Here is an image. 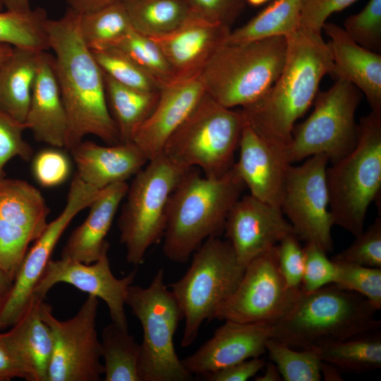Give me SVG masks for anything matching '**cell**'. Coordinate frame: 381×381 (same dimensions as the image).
Here are the masks:
<instances>
[{"mask_svg": "<svg viewBox=\"0 0 381 381\" xmlns=\"http://www.w3.org/2000/svg\"><path fill=\"white\" fill-rule=\"evenodd\" d=\"M69 151L77 168L76 174L98 190L126 181L149 162L133 141L101 145L83 140Z\"/></svg>", "mask_w": 381, "mask_h": 381, "instance_id": "25", "label": "cell"}, {"mask_svg": "<svg viewBox=\"0 0 381 381\" xmlns=\"http://www.w3.org/2000/svg\"><path fill=\"white\" fill-rule=\"evenodd\" d=\"M41 52L13 47L0 66V110L25 123Z\"/></svg>", "mask_w": 381, "mask_h": 381, "instance_id": "28", "label": "cell"}, {"mask_svg": "<svg viewBox=\"0 0 381 381\" xmlns=\"http://www.w3.org/2000/svg\"><path fill=\"white\" fill-rule=\"evenodd\" d=\"M266 362L260 357L252 358L202 375L208 381H246L264 368Z\"/></svg>", "mask_w": 381, "mask_h": 381, "instance_id": "48", "label": "cell"}, {"mask_svg": "<svg viewBox=\"0 0 381 381\" xmlns=\"http://www.w3.org/2000/svg\"><path fill=\"white\" fill-rule=\"evenodd\" d=\"M231 28L190 14L174 30L150 37L157 44L176 79L200 73L217 49L224 44Z\"/></svg>", "mask_w": 381, "mask_h": 381, "instance_id": "21", "label": "cell"}, {"mask_svg": "<svg viewBox=\"0 0 381 381\" xmlns=\"http://www.w3.org/2000/svg\"><path fill=\"white\" fill-rule=\"evenodd\" d=\"M99 190L85 183L77 174L74 176L63 210L48 222L42 234L29 247L10 290L0 301V331L9 329L25 313L64 231L80 211L89 207Z\"/></svg>", "mask_w": 381, "mask_h": 381, "instance_id": "15", "label": "cell"}, {"mask_svg": "<svg viewBox=\"0 0 381 381\" xmlns=\"http://www.w3.org/2000/svg\"><path fill=\"white\" fill-rule=\"evenodd\" d=\"M279 271L287 285L301 289L304 268V253L299 238L294 233L284 236L277 245Z\"/></svg>", "mask_w": 381, "mask_h": 381, "instance_id": "45", "label": "cell"}, {"mask_svg": "<svg viewBox=\"0 0 381 381\" xmlns=\"http://www.w3.org/2000/svg\"><path fill=\"white\" fill-rule=\"evenodd\" d=\"M286 38V56L279 76L262 97L240 111L260 138L289 158L295 123L313 104L332 60L320 33L299 28Z\"/></svg>", "mask_w": 381, "mask_h": 381, "instance_id": "2", "label": "cell"}, {"mask_svg": "<svg viewBox=\"0 0 381 381\" xmlns=\"http://www.w3.org/2000/svg\"><path fill=\"white\" fill-rule=\"evenodd\" d=\"M98 298L88 295L77 313L61 320L51 306L40 304V313L49 326L53 351L48 381H99L104 373L101 342L96 329Z\"/></svg>", "mask_w": 381, "mask_h": 381, "instance_id": "12", "label": "cell"}, {"mask_svg": "<svg viewBox=\"0 0 381 381\" xmlns=\"http://www.w3.org/2000/svg\"><path fill=\"white\" fill-rule=\"evenodd\" d=\"M186 171L160 155L133 176L118 220L130 264L142 265L147 250L163 238L169 200Z\"/></svg>", "mask_w": 381, "mask_h": 381, "instance_id": "10", "label": "cell"}, {"mask_svg": "<svg viewBox=\"0 0 381 381\" xmlns=\"http://www.w3.org/2000/svg\"><path fill=\"white\" fill-rule=\"evenodd\" d=\"M363 296L334 284L303 291L292 309L273 325L272 339L294 349H315L377 331L381 321Z\"/></svg>", "mask_w": 381, "mask_h": 381, "instance_id": "4", "label": "cell"}, {"mask_svg": "<svg viewBox=\"0 0 381 381\" xmlns=\"http://www.w3.org/2000/svg\"><path fill=\"white\" fill-rule=\"evenodd\" d=\"M326 182L334 225L358 236L380 193L381 114L370 111L360 119L356 146L327 167Z\"/></svg>", "mask_w": 381, "mask_h": 381, "instance_id": "5", "label": "cell"}, {"mask_svg": "<svg viewBox=\"0 0 381 381\" xmlns=\"http://www.w3.org/2000/svg\"><path fill=\"white\" fill-rule=\"evenodd\" d=\"M302 0H274L243 25L231 30L228 44H242L283 36L300 28Z\"/></svg>", "mask_w": 381, "mask_h": 381, "instance_id": "30", "label": "cell"}, {"mask_svg": "<svg viewBox=\"0 0 381 381\" xmlns=\"http://www.w3.org/2000/svg\"><path fill=\"white\" fill-rule=\"evenodd\" d=\"M27 125L20 123L0 110V180L6 178V164L13 157L30 161L33 149L23 138Z\"/></svg>", "mask_w": 381, "mask_h": 381, "instance_id": "42", "label": "cell"}, {"mask_svg": "<svg viewBox=\"0 0 381 381\" xmlns=\"http://www.w3.org/2000/svg\"><path fill=\"white\" fill-rule=\"evenodd\" d=\"M266 352L278 368L285 381H320L322 360L318 350H295L287 344L270 338Z\"/></svg>", "mask_w": 381, "mask_h": 381, "instance_id": "36", "label": "cell"}, {"mask_svg": "<svg viewBox=\"0 0 381 381\" xmlns=\"http://www.w3.org/2000/svg\"><path fill=\"white\" fill-rule=\"evenodd\" d=\"M205 93L200 73L175 79L159 89L155 108L133 139L149 161L162 155L169 137Z\"/></svg>", "mask_w": 381, "mask_h": 381, "instance_id": "20", "label": "cell"}, {"mask_svg": "<svg viewBox=\"0 0 381 381\" xmlns=\"http://www.w3.org/2000/svg\"><path fill=\"white\" fill-rule=\"evenodd\" d=\"M119 0H66L70 9L82 13L92 11Z\"/></svg>", "mask_w": 381, "mask_h": 381, "instance_id": "50", "label": "cell"}, {"mask_svg": "<svg viewBox=\"0 0 381 381\" xmlns=\"http://www.w3.org/2000/svg\"><path fill=\"white\" fill-rule=\"evenodd\" d=\"M329 162L325 154H317L300 165L290 164L280 205L299 240L314 243L326 253L333 249L334 224L326 182Z\"/></svg>", "mask_w": 381, "mask_h": 381, "instance_id": "14", "label": "cell"}, {"mask_svg": "<svg viewBox=\"0 0 381 381\" xmlns=\"http://www.w3.org/2000/svg\"><path fill=\"white\" fill-rule=\"evenodd\" d=\"M370 267L381 268V218L377 217L353 242L332 258Z\"/></svg>", "mask_w": 381, "mask_h": 381, "instance_id": "41", "label": "cell"}, {"mask_svg": "<svg viewBox=\"0 0 381 381\" xmlns=\"http://www.w3.org/2000/svg\"><path fill=\"white\" fill-rule=\"evenodd\" d=\"M334 261V260H333ZM337 277L334 284L365 297L377 311L381 309V268L334 261Z\"/></svg>", "mask_w": 381, "mask_h": 381, "instance_id": "39", "label": "cell"}, {"mask_svg": "<svg viewBox=\"0 0 381 381\" xmlns=\"http://www.w3.org/2000/svg\"><path fill=\"white\" fill-rule=\"evenodd\" d=\"M245 267L227 240L212 236L193 253L186 273L169 285L183 314L181 345L190 346L205 320H213L217 308L234 292Z\"/></svg>", "mask_w": 381, "mask_h": 381, "instance_id": "8", "label": "cell"}, {"mask_svg": "<svg viewBox=\"0 0 381 381\" xmlns=\"http://www.w3.org/2000/svg\"><path fill=\"white\" fill-rule=\"evenodd\" d=\"M79 14V28L90 50L112 46L133 28L121 0Z\"/></svg>", "mask_w": 381, "mask_h": 381, "instance_id": "34", "label": "cell"}, {"mask_svg": "<svg viewBox=\"0 0 381 381\" xmlns=\"http://www.w3.org/2000/svg\"><path fill=\"white\" fill-rule=\"evenodd\" d=\"M302 293L284 279L275 246L245 267L236 290L217 308L213 319L274 324L292 309Z\"/></svg>", "mask_w": 381, "mask_h": 381, "instance_id": "13", "label": "cell"}, {"mask_svg": "<svg viewBox=\"0 0 381 381\" xmlns=\"http://www.w3.org/2000/svg\"><path fill=\"white\" fill-rule=\"evenodd\" d=\"M25 124L37 141L64 147L68 118L59 85L54 56L41 52Z\"/></svg>", "mask_w": 381, "mask_h": 381, "instance_id": "24", "label": "cell"}, {"mask_svg": "<svg viewBox=\"0 0 381 381\" xmlns=\"http://www.w3.org/2000/svg\"><path fill=\"white\" fill-rule=\"evenodd\" d=\"M243 123L240 110L221 105L206 92L169 137L162 155L181 169L200 168L206 177H219L234 164Z\"/></svg>", "mask_w": 381, "mask_h": 381, "instance_id": "7", "label": "cell"}, {"mask_svg": "<svg viewBox=\"0 0 381 381\" xmlns=\"http://www.w3.org/2000/svg\"><path fill=\"white\" fill-rule=\"evenodd\" d=\"M358 45L381 52V0H369L358 13L349 16L342 27Z\"/></svg>", "mask_w": 381, "mask_h": 381, "instance_id": "40", "label": "cell"}, {"mask_svg": "<svg viewBox=\"0 0 381 381\" xmlns=\"http://www.w3.org/2000/svg\"><path fill=\"white\" fill-rule=\"evenodd\" d=\"M13 283V279L5 272L0 270V301L7 294Z\"/></svg>", "mask_w": 381, "mask_h": 381, "instance_id": "54", "label": "cell"}, {"mask_svg": "<svg viewBox=\"0 0 381 381\" xmlns=\"http://www.w3.org/2000/svg\"><path fill=\"white\" fill-rule=\"evenodd\" d=\"M224 231L239 263L250 261L294 233L281 208L252 195L240 198L228 213Z\"/></svg>", "mask_w": 381, "mask_h": 381, "instance_id": "18", "label": "cell"}, {"mask_svg": "<svg viewBox=\"0 0 381 381\" xmlns=\"http://www.w3.org/2000/svg\"><path fill=\"white\" fill-rule=\"evenodd\" d=\"M103 74L108 108L121 141L132 142L138 130L155 108L159 90L152 92L130 87Z\"/></svg>", "mask_w": 381, "mask_h": 381, "instance_id": "29", "label": "cell"}, {"mask_svg": "<svg viewBox=\"0 0 381 381\" xmlns=\"http://www.w3.org/2000/svg\"><path fill=\"white\" fill-rule=\"evenodd\" d=\"M128 187L126 181L119 182L99 191L88 207L86 219L69 236L61 258L89 264L109 250V243L105 238Z\"/></svg>", "mask_w": 381, "mask_h": 381, "instance_id": "26", "label": "cell"}, {"mask_svg": "<svg viewBox=\"0 0 381 381\" xmlns=\"http://www.w3.org/2000/svg\"><path fill=\"white\" fill-rule=\"evenodd\" d=\"M32 173L37 182L46 188L64 183L71 173V162L68 156L59 147L47 148L32 158Z\"/></svg>", "mask_w": 381, "mask_h": 381, "instance_id": "44", "label": "cell"}, {"mask_svg": "<svg viewBox=\"0 0 381 381\" xmlns=\"http://www.w3.org/2000/svg\"><path fill=\"white\" fill-rule=\"evenodd\" d=\"M126 305L143 329L140 344V381H186L193 375L183 367L176 352L174 338L183 312L164 282V270H157L146 287L129 286Z\"/></svg>", "mask_w": 381, "mask_h": 381, "instance_id": "9", "label": "cell"}, {"mask_svg": "<svg viewBox=\"0 0 381 381\" xmlns=\"http://www.w3.org/2000/svg\"><path fill=\"white\" fill-rule=\"evenodd\" d=\"M101 354L104 381H140V344L134 337L111 322L102 332Z\"/></svg>", "mask_w": 381, "mask_h": 381, "instance_id": "32", "label": "cell"}, {"mask_svg": "<svg viewBox=\"0 0 381 381\" xmlns=\"http://www.w3.org/2000/svg\"><path fill=\"white\" fill-rule=\"evenodd\" d=\"M4 9V6L2 4V2L0 0V11H2Z\"/></svg>", "mask_w": 381, "mask_h": 381, "instance_id": "57", "label": "cell"}, {"mask_svg": "<svg viewBox=\"0 0 381 381\" xmlns=\"http://www.w3.org/2000/svg\"><path fill=\"white\" fill-rule=\"evenodd\" d=\"M303 248L304 268L301 289L311 292L334 284L337 265L327 256V253L314 243H306Z\"/></svg>", "mask_w": 381, "mask_h": 381, "instance_id": "43", "label": "cell"}, {"mask_svg": "<svg viewBox=\"0 0 381 381\" xmlns=\"http://www.w3.org/2000/svg\"><path fill=\"white\" fill-rule=\"evenodd\" d=\"M245 188L234 164L224 175L214 178L202 176L198 168L187 169L167 205L163 236L166 258L186 262L205 240L218 236Z\"/></svg>", "mask_w": 381, "mask_h": 381, "instance_id": "3", "label": "cell"}, {"mask_svg": "<svg viewBox=\"0 0 381 381\" xmlns=\"http://www.w3.org/2000/svg\"><path fill=\"white\" fill-rule=\"evenodd\" d=\"M186 2L191 15L230 28L247 4L246 0H186Z\"/></svg>", "mask_w": 381, "mask_h": 381, "instance_id": "46", "label": "cell"}, {"mask_svg": "<svg viewBox=\"0 0 381 381\" xmlns=\"http://www.w3.org/2000/svg\"><path fill=\"white\" fill-rule=\"evenodd\" d=\"M361 97L356 86L341 79L318 91L312 113L293 128L288 151L291 163L325 154L332 164L348 155L358 140L355 115Z\"/></svg>", "mask_w": 381, "mask_h": 381, "instance_id": "11", "label": "cell"}, {"mask_svg": "<svg viewBox=\"0 0 381 381\" xmlns=\"http://www.w3.org/2000/svg\"><path fill=\"white\" fill-rule=\"evenodd\" d=\"M224 322L197 351L181 360L191 375L202 376L266 352L274 324Z\"/></svg>", "mask_w": 381, "mask_h": 381, "instance_id": "19", "label": "cell"}, {"mask_svg": "<svg viewBox=\"0 0 381 381\" xmlns=\"http://www.w3.org/2000/svg\"><path fill=\"white\" fill-rule=\"evenodd\" d=\"M49 208L40 191L16 179L0 180V270L13 280L48 222Z\"/></svg>", "mask_w": 381, "mask_h": 381, "instance_id": "16", "label": "cell"}, {"mask_svg": "<svg viewBox=\"0 0 381 381\" xmlns=\"http://www.w3.org/2000/svg\"><path fill=\"white\" fill-rule=\"evenodd\" d=\"M322 30L329 38V75L353 84L365 96L371 111L381 114V54L358 45L336 23L326 22Z\"/></svg>", "mask_w": 381, "mask_h": 381, "instance_id": "23", "label": "cell"}, {"mask_svg": "<svg viewBox=\"0 0 381 381\" xmlns=\"http://www.w3.org/2000/svg\"><path fill=\"white\" fill-rule=\"evenodd\" d=\"M78 20V13L68 8L62 17L46 23L68 118L64 147L68 150L87 135L109 145L121 143L108 108L103 72L83 40Z\"/></svg>", "mask_w": 381, "mask_h": 381, "instance_id": "1", "label": "cell"}, {"mask_svg": "<svg viewBox=\"0 0 381 381\" xmlns=\"http://www.w3.org/2000/svg\"><path fill=\"white\" fill-rule=\"evenodd\" d=\"M377 331L359 334L316 349L322 361L339 369L356 373L377 369L381 367V336Z\"/></svg>", "mask_w": 381, "mask_h": 381, "instance_id": "33", "label": "cell"}, {"mask_svg": "<svg viewBox=\"0 0 381 381\" xmlns=\"http://www.w3.org/2000/svg\"><path fill=\"white\" fill-rule=\"evenodd\" d=\"M320 374L322 378H324L325 381L343 380V378L337 367L329 363L322 361L320 365Z\"/></svg>", "mask_w": 381, "mask_h": 381, "instance_id": "52", "label": "cell"}, {"mask_svg": "<svg viewBox=\"0 0 381 381\" xmlns=\"http://www.w3.org/2000/svg\"><path fill=\"white\" fill-rule=\"evenodd\" d=\"M24 378L23 370L0 333V381Z\"/></svg>", "mask_w": 381, "mask_h": 381, "instance_id": "49", "label": "cell"}, {"mask_svg": "<svg viewBox=\"0 0 381 381\" xmlns=\"http://www.w3.org/2000/svg\"><path fill=\"white\" fill-rule=\"evenodd\" d=\"M44 299L33 296L20 319L1 333L27 381H48L53 351L50 329L40 313Z\"/></svg>", "mask_w": 381, "mask_h": 381, "instance_id": "27", "label": "cell"}, {"mask_svg": "<svg viewBox=\"0 0 381 381\" xmlns=\"http://www.w3.org/2000/svg\"><path fill=\"white\" fill-rule=\"evenodd\" d=\"M239 158L234 163L250 194L280 208L288 157L266 143L245 121L238 144Z\"/></svg>", "mask_w": 381, "mask_h": 381, "instance_id": "22", "label": "cell"}, {"mask_svg": "<svg viewBox=\"0 0 381 381\" xmlns=\"http://www.w3.org/2000/svg\"><path fill=\"white\" fill-rule=\"evenodd\" d=\"M135 61L159 89L176 79L157 44L150 37L133 29L115 44Z\"/></svg>", "mask_w": 381, "mask_h": 381, "instance_id": "37", "label": "cell"}, {"mask_svg": "<svg viewBox=\"0 0 381 381\" xmlns=\"http://www.w3.org/2000/svg\"><path fill=\"white\" fill-rule=\"evenodd\" d=\"M264 373L255 377V381H282L283 380L277 365L271 361L266 363Z\"/></svg>", "mask_w": 381, "mask_h": 381, "instance_id": "51", "label": "cell"}, {"mask_svg": "<svg viewBox=\"0 0 381 381\" xmlns=\"http://www.w3.org/2000/svg\"><path fill=\"white\" fill-rule=\"evenodd\" d=\"M136 32L147 37L167 34L190 16L186 0H121Z\"/></svg>", "mask_w": 381, "mask_h": 381, "instance_id": "31", "label": "cell"}, {"mask_svg": "<svg viewBox=\"0 0 381 381\" xmlns=\"http://www.w3.org/2000/svg\"><path fill=\"white\" fill-rule=\"evenodd\" d=\"M7 11L26 13L32 10L29 0H1Z\"/></svg>", "mask_w": 381, "mask_h": 381, "instance_id": "53", "label": "cell"}, {"mask_svg": "<svg viewBox=\"0 0 381 381\" xmlns=\"http://www.w3.org/2000/svg\"><path fill=\"white\" fill-rule=\"evenodd\" d=\"M91 52L102 72L119 83L145 91L159 90L157 83L116 47L108 46Z\"/></svg>", "mask_w": 381, "mask_h": 381, "instance_id": "38", "label": "cell"}, {"mask_svg": "<svg viewBox=\"0 0 381 381\" xmlns=\"http://www.w3.org/2000/svg\"><path fill=\"white\" fill-rule=\"evenodd\" d=\"M13 48L9 44L0 43V66L10 56L13 52Z\"/></svg>", "mask_w": 381, "mask_h": 381, "instance_id": "55", "label": "cell"}, {"mask_svg": "<svg viewBox=\"0 0 381 381\" xmlns=\"http://www.w3.org/2000/svg\"><path fill=\"white\" fill-rule=\"evenodd\" d=\"M286 49L283 36L242 44L225 42L200 73L207 93L229 109L255 102L279 76Z\"/></svg>", "mask_w": 381, "mask_h": 381, "instance_id": "6", "label": "cell"}, {"mask_svg": "<svg viewBox=\"0 0 381 381\" xmlns=\"http://www.w3.org/2000/svg\"><path fill=\"white\" fill-rule=\"evenodd\" d=\"M357 0H302L300 28L322 34L327 18Z\"/></svg>", "mask_w": 381, "mask_h": 381, "instance_id": "47", "label": "cell"}, {"mask_svg": "<svg viewBox=\"0 0 381 381\" xmlns=\"http://www.w3.org/2000/svg\"><path fill=\"white\" fill-rule=\"evenodd\" d=\"M268 1L269 0H246V2L253 6H259Z\"/></svg>", "mask_w": 381, "mask_h": 381, "instance_id": "56", "label": "cell"}, {"mask_svg": "<svg viewBox=\"0 0 381 381\" xmlns=\"http://www.w3.org/2000/svg\"><path fill=\"white\" fill-rule=\"evenodd\" d=\"M107 253L108 250L89 264L62 258L51 259L33 291V296L44 299L54 285L71 284L102 300L107 306L111 322L128 331L126 296L137 271L134 270L123 278L116 277L111 272Z\"/></svg>", "mask_w": 381, "mask_h": 381, "instance_id": "17", "label": "cell"}, {"mask_svg": "<svg viewBox=\"0 0 381 381\" xmlns=\"http://www.w3.org/2000/svg\"><path fill=\"white\" fill-rule=\"evenodd\" d=\"M48 18L40 8L29 12L0 11V43L38 52L49 49Z\"/></svg>", "mask_w": 381, "mask_h": 381, "instance_id": "35", "label": "cell"}]
</instances>
